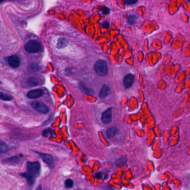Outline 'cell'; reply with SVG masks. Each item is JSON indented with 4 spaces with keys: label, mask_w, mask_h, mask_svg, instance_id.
Wrapping results in <instances>:
<instances>
[{
    "label": "cell",
    "mask_w": 190,
    "mask_h": 190,
    "mask_svg": "<svg viewBox=\"0 0 190 190\" xmlns=\"http://www.w3.org/2000/svg\"><path fill=\"white\" fill-rule=\"evenodd\" d=\"M27 172L36 178L40 175L41 165L39 162H28L27 163Z\"/></svg>",
    "instance_id": "6da1fadb"
},
{
    "label": "cell",
    "mask_w": 190,
    "mask_h": 190,
    "mask_svg": "<svg viewBox=\"0 0 190 190\" xmlns=\"http://www.w3.org/2000/svg\"><path fill=\"white\" fill-rule=\"evenodd\" d=\"M95 72L100 76H105L108 72V67L106 61L104 60H99L94 65Z\"/></svg>",
    "instance_id": "7a4b0ae2"
},
{
    "label": "cell",
    "mask_w": 190,
    "mask_h": 190,
    "mask_svg": "<svg viewBox=\"0 0 190 190\" xmlns=\"http://www.w3.org/2000/svg\"><path fill=\"white\" fill-rule=\"evenodd\" d=\"M25 49L29 53H36L40 52L41 49L40 43L36 40H30L26 43Z\"/></svg>",
    "instance_id": "3957f363"
},
{
    "label": "cell",
    "mask_w": 190,
    "mask_h": 190,
    "mask_svg": "<svg viewBox=\"0 0 190 190\" xmlns=\"http://www.w3.org/2000/svg\"><path fill=\"white\" fill-rule=\"evenodd\" d=\"M31 105L35 110L42 114H47L50 110L48 106L42 102L34 101L31 103Z\"/></svg>",
    "instance_id": "277c9868"
},
{
    "label": "cell",
    "mask_w": 190,
    "mask_h": 190,
    "mask_svg": "<svg viewBox=\"0 0 190 190\" xmlns=\"http://www.w3.org/2000/svg\"><path fill=\"white\" fill-rule=\"evenodd\" d=\"M102 122L105 124H109L112 121V108L106 109L102 114Z\"/></svg>",
    "instance_id": "5b68a950"
},
{
    "label": "cell",
    "mask_w": 190,
    "mask_h": 190,
    "mask_svg": "<svg viewBox=\"0 0 190 190\" xmlns=\"http://www.w3.org/2000/svg\"><path fill=\"white\" fill-rule=\"evenodd\" d=\"M41 80L36 77H30L27 79L24 82V86L26 87H34L41 84Z\"/></svg>",
    "instance_id": "8992f818"
},
{
    "label": "cell",
    "mask_w": 190,
    "mask_h": 190,
    "mask_svg": "<svg viewBox=\"0 0 190 190\" xmlns=\"http://www.w3.org/2000/svg\"><path fill=\"white\" fill-rule=\"evenodd\" d=\"M7 62L9 65L13 69L18 68L21 64L20 58L16 55H13L12 56H9L7 59Z\"/></svg>",
    "instance_id": "52a82bcc"
},
{
    "label": "cell",
    "mask_w": 190,
    "mask_h": 190,
    "mask_svg": "<svg viewBox=\"0 0 190 190\" xmlns=\"http://www.w3.org/2000/svg\"><path fill=\"white\" fill-rule=\"evenodd\" d=\"M43 95V91L40 89H34V90L29 91L27 94V96L29 99H37L38 98L41 97Z\"/></svg>",
    "instance_id": "ba28073f"
},
{
    "label": "cell",
    "mask_w": 190,
    "mask_h": 190,
    "mask_svg": "<svg viewBox=\"0 0 190 190\" xmlns=\"http://www.w3.org/2000/svg\"><path fill=\"white\" fill-rule=\"evenodd\" d=\"M134 75L132 74H127L123 79V84L126 88H128L132 86L134 82Z\"/></svg>",
    "instance_id": "9c48e42d"
},
{
    "label": "cell",
    "mask_w": 190,
    "mask_h": 190,
    "mask_svg": "<svg viewBox=\"0 0 190 190\" xmlns=\"http://www.w3.org/2000/svg\"><path fill=\"white\" fill-rule=\"evenodd\" d=\"M110 88L107 84H104L99 92V96L102 99H105L110 93Z\"/></svg>",
    "instance_id": "30bf717a"
},
{
    "label": "cell",
    "mask_w": 190,
    "mask_h": 190,
    "mask_svg": "<svg viewBox=\"0 0 190 190\" xmlns=\"http://www.w3.org/2000/svg\"><path fill=\"white\" fill-rule=\"evenodd\" d=\"M119 133V130L116 127H112L107 130L106 135L108 138H112Z\"/></svg>",
    "instance_id": "8fae6325"
},
{
    "label": "cell",
    "mask_w": 190,
    "mask_h": 190,
    "mask_svg": "<svg viewBox=\"0 0 190 190\" xmlns=\"http://www.w3.org/2000/svg\"><path fill=\"white\" fill-rule=\"evenodd\" d=\"M21 176L24 178H25L27 180V183L29 185H32L34 183L35 181V179L36 178L32 176V175H31L30 173L26 172L25 173H22L21 174Z\"/></svg>",
    "instance_id": "7c38bea8"
},
{
    "label": "cell",
    "mask_w": 190,
    "mask_h": 190,
    "mask_svg": "<svg viewBox=\"0 0 190 190\" xmlns=\"http://www.w3.org/2000/svg\"><path fill=\"white\" fill-rule=\"evenodd\" d=\"M39 154L41 156L42 160H43V162L46 163V164H52L53 162L54 158L52 155L49 154H46V153H39Z\"/></svg>",
    "instance_id": "4fadbf2b"
},
{
    "label": "cell",
    "mask_w": 190,
    "mask_h": 190,
    "mask_svg": "<svg viewBox=\"0 0 190 190\" xmlns=\"http://www.w3.org/2000/svg\"><path fill=\"white\" fill-rule=\"evenodd\" d=\"M68 40L65 38L61 37L60 38L58 39V40H57L56 48L59 49L65 48L68 45Z\"/></svg>",
    "instance_id": "5bb4252c"
},
{
    "label": "cell",
    "mask_w": 190,
    "mask_h": 190,
    "mask_svg": "<svg viewBox=\"0 0 190 190\" xmlns=\"http://www.w3.org/2000/svg\"><path fill=\"white\" fill-rule=\"evenodd\" d=\"M19 161H20V158L18 157L13 156V157L6 158V160H4V162L7 164L15 165V164H17L19 162Z\"/></svg>",
    "instance_id": "9a60e30c"
},
{
    "label": "cell",
    "mask_w": 190,
    "mask_h": 190,
    "mask_svg": "<svg viewBox=\"0 0 190 190\" xmlns=\"http://www.w3.org/2000/svg\"><path fill=\"white\" fill-rule=\"evenodd\" d=\"M43 136L45 137H54L55 136L54 131L50 128H48L46 130H44L43 132Z\"/></svg>",
    "instance_id": "2e32d148"
},
{
    "label": "cell",
    "mask_w": 190,
    "mask_h": 190,
    "mask_svg": "<svg viewBox=\"0 0 190 190\" xmlns=\"http://www.w3.org/2000/svg\"><path fill=\"white\" fill-rule=\"evenodd\" d=\"M79 86H80V88H81V89L82 90V91L84 93H85V94H93L94 93V91H93L92 89H89L88 88H86V86L84 85V84H82V83L80 84Z\"/></svg>",
    "instance_id": "e0dca14e"
},
{
    "label": "cell",
    "mask_w": 190,
    "mask_h": 190,
    "mask_svg": "<svg viewBox=\"0 0 190 190\" xmlns=\"http://www.w3.org/2000/svg\"><path fill=\"white\" fill-rule=\"evenodd\" d=\"M13 96L12 95L4 93L2 92L1 93V99L5 101H10L13 99Z\"/></svg>",
    "instance_id": "ac0fdd59"
},
{
    "label": "cell",
    "mask_w": 190,
    "mask_h": 190,
    "mask_svg": "<svg viewBox=\"0 0 190 190\" xmlns=\"http://www.w3.org/2000/svg\"><path fill=\"white\" fill-rule=\"evenodd\" d=\"M0 150H1V153H4L9 150V147L4 142L2 141H1V144H0Z\"/></svg>",
    "instance_id": "d6986e66"
},
{
    "label": "cell",
    "mask_w": 190,
    "mask_h": 190,
    "mask_svg": "<svg viewBox=\"0 0 190 190\" xmlns=\"http://www.w3.org/2000/svg\"><path fill=\"white\" fill-rule=\"evenodd\" d=\"M128 21L130 25H133L137 21V16L136 15H130L128 18Z\"/></svg>",
    "instance_id": "ffe728a7"
},
{
    "label": "cell",
    "mask_w": 190,
    "mask_h": 190,
    "mask_svg": "<svg viewBox=\"0 0 190 190\" xmlns=\"http://www.w3.org/2000/svg\"><path fill=\"white\" fill-rule=\"evenodd\" d=\"M74 181L71 179H67L65 181V186L68 189H70L73 187Z\"/></svg>",
    "instance_id": "44dd1931"
},
{
    "label": "cell",
    "mask_w": 190,
    "mask_h": 190,
    "mask_svg": "<svg viewBox=\"0 0 190 190\" xmlns=\"http://www.w3.org/2000/svg\"><path fill=\"white\" fill-rule=\"evenodd\" d=\"M102 12L104 15H108L109 13H110V9L107 7H104L102 10Z\"/></svg>",
    "instance_id": "7402d4cb"
},
{
    "label": "cell",
    "mask_w": 190,
    "mask_h": 190,
    "mask_svg": "<svg viewBox=\"0 0 190 190\" xmlns=\"http://www.w3.org/2000/svg\"><path fill=\"white\" fill-rule=\"evenodd\" d=\"M125 4H133L137 2V1H134V0H127L124 1Z\"/></svg>",
    "instance_id": "603a6c76"
},
{
    "label": "cell",
    "mask_w": 190,
    "mask_h": 190,
    "mask_svg": "<svg viewBox=\"0 0 190 190\" xmlns=\"http://www.w3.org/2000/svg\"><path fill=\"white\" fill-rule=\"evenodd\" d=\"M30 67L31 70H33L34 71L38 70L39 68V66H38L36 64H32V65H31Z\"/></svg>",
    "instance_id": "cb8c5ba5"
},
{
    "label": "cell",
    "mask_w": 190,
    "mask_h": 190,
    "mask_svg": "<svg viewBox=\"0 0 190 190\" xmlns=\"http://www.w3.org/2000/svg\"><path fill=\"white\" fill-rule=\"evenodd\" d=\"M102 26H103V27L105 28H108L109 26V24L108 21H104L102 24Z\"/></svg>",
    "instance_id": "d4e9b609"
},
{
    "label": "cell",
    "mask_w": 190,
    "mask_h": 190,
    "mask_svg": "<svg viewBox=\"0 0 190 190\" xmlns=\"http://www.w3.org/2000/svg\"><path fill=\"white\" fill-rule=\"evenodd\" d=\"M65 72L66 75H69L71 73V69L70 68H66L65 70Z\"/></svg>",
    "instance_id": "484cf974"
},
{
    "label": "cell",
    "mask_w": 190,
    "mask_h": 190,
    "mask_svg": "<svg viewBox=\"0 0 190 190\" xmlns=\"http://www.w3.org/2000/svg\"><path fill=\"white\" fill-rule=\"evenodd\" d=\"M95 177H96L97 178H100L102 177V174L100 172L97 173L95 174Z\"/></svg>",
    "instance_id": "4316f807"
},
{
    "label": "cell",
    "mask_w": 190,
    "mask_h": 190,
    "mask_svg": "<svg viewBox=\"0 0 190 190\" xmlns=\"http://www.w3.org/2000/svg\"><path fill=\"white\" fill-rule=\"evenodd\" d=\"M36 190H43V189H42V187H41V186L40 185V186H38V187H37V189H36Z\"/></svg>",
    "instance_id": "83f0119b"
}]
</instances>
